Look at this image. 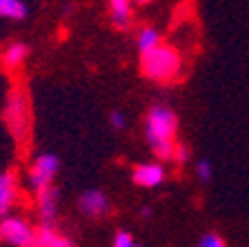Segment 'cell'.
Masks as SVG:
<instances>
[{"label": "cell", "instance_id": "15", "mask_svg": "<svg viewBox=\"0 0 249 247\" xmlns=\"http://www.w3.org/2000/svg\"><path fill=\"white\" fill-rule=\"evenodd\" d=\"M194 171H196V178L200 180V183H205V185H207V183H212V178H213V165L209 163V158H198Z\"/></svg>", "mask_w": 249, "mask_h": 247}, {"label": "cell", "instance_id": "7", "mask_svg": "<svg viewBox=\"0 0 249 247\" xmlns=\"http://www.w3.org/2000/svg\"><path fill=\"white\" fill-rule=\"evenodd\" d=\"M167 178V167L160 160H149V163H138L131 170V183L140 190H156L160 187Z\"/></svg>", "mask_w": 249, "mask_h": 247}, {"label": "cell", "instance_id": "9", "mask_svg": "<svg viewBox=\"0 0 249 247\" xmlns=\"http://www.w3.org/2000/svg\"><path fill=\"white\" fill-rule=\"evenodd\" d=\"M34 196H36V211L40 223H56L60 211V190L56 185H49Z\"/></svg>", "mask_w": 249, "mask_h": 247}, {"label": "cell", "instance_id": "11", "mask_svg": "<svg viewBox=\"0 0 249 247\" xmlns=\"http://www.w3.org/2000/svg\"><path fill=\"white\" fill-rule=\"evenodd\" d=\"M134 0H107V14L109 22L114 25V29L127 31L134 22Z\"/></svg>", "mask_w": 249, "mask_h": 247}, {"label": "cell", "instance_id": "18", "mask_svg": "<svg viewBox=\"0 0 249 247\" xmlns=\"http://www.w3.org/2000/svg\"><path fill=\"white\" fill-rule=\"evenodd\" d=\"M196 247H227V243H225V238L218 232H207L202 234V238L198 241Z\"/></svg>", "mask_w": 249, "mask_h": 247}, {"label": "cell", "instance_id": "16", "mask_svg": "<svg viewBox=\"0 0 249 247\" xmlns=\"http://www.w3.org/2000/svg\"><path fill=\"white\" fill-rule=\"evenodd\" d=\"M109 127L114 129V132H124V129L129 127V118H127V114L123 109H114V112H109Z\"/></svg>", "mask_w": 249, "mask_h": 247}, {"label": "cell", "instance_id": "4", "mask_svg": "<svg viewBox=\"0 0 249 247\" xmlns=\"http://www.w3.org/2000/svg\"><path fill=\"white\" fill-rule=\"evenodd\" d=\"M58 174H60V156L56 152H40L34 156V160L27 167L25 183L36 194L49 185H56Z\"/></svg>", "mask_w": 249, "mask_h": 247}, {"label": "cell", "instance_id": "21", "mask_svg": "<svg viewBox=\"0 0 249 247\" xmlns=\"http://www.w3.org/2000/svg\"><path fill=\"white\" fill-rule=\"evenodd\" d=\"M151 2H156V0H134V5H138V7H145V5H151Z\"/></svg>", "mask_w": 249, "mask_h": 247}, {"label": "cell", "instance_id": "22", "mask_svg": "<svg viewBox=\"0 0 249 247\" xmlns=\"http://www.w3.org/2000/svg\"><path fill=\"white\" fill-rule=\"evenodd\" d=\"M136 247H142V245H138V243H136Z\"/></svg>", "mask_w": 249, "mask_h": 247}, {"label": "cell", "instance_id": "2", "mask_svg": "<svg viewBox=\"0 0 249 247\" xmlns=\"http://www.w3.org/2000/svg\"><path fill=\"white\" fill-rule=\"evenodd\" d=\"M140 76L154 85H171L182 74V54L174 45L160 42L145 54H138Z\"/></svg>", "mask_w": 249, "mask_h": 247}, {"label": "cell", "instance_id": "6", "mask_svg": "<svg viewBox=\"0 0 249 247\" xmlns=\"http://www.w3.org/2000/svg\"><path fill=\"white\" fill-rule=\"evenodd\" d=\"M76 205H78V211L85 218H89V221H103V218L109 216V211H111L109 196L103 190H98V187H89V190L80 191Z\"/></svg>", "mask_w": 249, "mask_h": 247}, {"label": "cell", "instance_id": "1", "mask_svg": "<svg viewBox=\"0 0 249 247\" xmlns=\"http://www.w3.org/2000/svg\"><path fill=\"white\" fill-rule=\"evenodd\" d=\"M178 127H180V118L169 103L160 100L147 109L142 120V134L156 160L171 163V154L178 143Z\"/></svg>", "mask_w": 249, "mask_h": 247}, {"label": "cell", "instance_id": "14", "mask_svg": "<svg viewBox=\"0 0 249 247\" xmlns=\"http://www.w3.org/2000/svg\"><path fill=\"white\" fill-rule=\"evenodd\" d=\"M160 42H162V34L154 25H142L138 29V34H136V49H138V54L149 52V49H154Z\"/></svg>", "mask_w": 249, "mask_h": 247}, {"label": "cell", "instance_id": "19", "mask_svg": "<svg viewBox=\"0 0 249 247\" xmlns=\"http://www.w3.org/2000/svg\"><path fill=\"white\" fill-rule=\"evenodd\" d=\"M111 247H136V241H134V236H131L129 232L118 229V232H116V236H114Z\"/></svg>", "mask_w": 249, "mask_h": 247}, {"label": "cell", "instance_id": "17", "mask_svg": "<svg viewBox=\"0 0 249 247\" xmlns=\"http://www.w3.org/2000/svg\"><path fill=\"white\" fill-rule=\"evenodd\" d=\"M189 160H192V150H189V145L178 140L176 147H174V154H171V163H176L182 167V165H187Z\"/></svg>", "mask_w": 249, "mask_h": 247}, {"label": "cell", "instance_id": "20", "mask_svg": "<svg viewBox=\"0 0 249 247\" xmlns=\"http://www.w3.org/2000/svg\"><path fill=\"white\" fill-rule=\"evenodd\" d=\"M138 214H140V218H142V221H145V218H151V214H154V209H151L149 205H142L138 209Z\"/></svg>", "mask_w": 249, "mask_h": 247}, {"label": "cell", "instance_id": "10", "mask_svg": "<svg viewBox=\"0 0 249 247\" xmlns=\"http://www.w3.org/2000/svg\"><path fill=\"white\" fill-rule=\"evenodd\" d=\"M34 247H76V243L67 232H62L58 223H40L36 227Z\"/></svg>", "mask_w": 249, "mask_h": 247}, {"label": "cell", "instance_id": "8", "mask_svg": "<svg viewBox=\"0 0 249 247\" xmlns=\"http://www.w3.org/2000/svg\"><path fill=\"white\" fill-rule=\"evenodd\" d=\"M20 198V180L11 170L0 171V218L9 216Z\"/></svg>", "mask_w": 249, "mask_h": 247}, {"label": "cell", "instance_id": "5", "mask_svg": "<svg viewBox=\"0 0 249 247\" xmlns=\"http://www.w3.org/2000/svg\"><path fill=\"white\" fill-rule=\"evenodd\" d=\"M36 227L22 216H2L0 218V243L11 247H34Z\"/></svg>", "mask_w": 249, "mask_h": 247}, {"label": "cell", "instance_id": "12", "mask_svg": "<svg viewBox=\"0 0 249 247\" xmlns=\"http://www.w3.org/2000/svg\"><path fill=\"white\" fill-rule=\"evenodd\" d=\"M29 56H31V47L22 40H14L2 49L0 62H2V67H5L7 72H18V69L29 60Z\"/></svg>", "mask_w": 249, "mask_h": 247}, {"label": "cell", "instance_id": "3", "mask_svg": "<svg viewBox=\"0 0 249 247\" xmlns=\"http://www.w3.org/2000/svg\"><path fill=\"white\" fill-rule=\"evenodd\" d=\"M2 120L7 132L18 145H25L31 134V112L27 94L20 87H11L2 105Z\"/></svg>", "mask_w": 249, "mask_h": 247}, {"label": "cell", "instance_id": "13", "mask_svg": "<svg viewBox=\"0 0 249 247\" xmlns=\"http://www.w3.org/2000/svg\"><path fill=\"white\" fill-rule=\"evenodd\" d=\"M31 9L27 0H0V18L9 22H25Z\"/></svg>", "mask_w": 249, "mask_h": 247}]
</instances>
